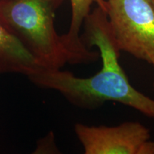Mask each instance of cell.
I'll return each instance as SVG.
<instances>
[{
    "instance_id": "8",
    "label": "cell",
    "mask_w": 154,
    "mask_h": 154,
    "mask_svg": "<svg viewBox=\"0 0 154 154\" xmlns=\"http://www.w3.org/2000/svg\"><path fill=\"white\" fill-rule=\"evenodd\" d=\"M153 86H154V84H153Z\"/></svg>"
},
{
    "instance_id": "3",
    "label": "cell",
    "mask_w": 154,
    "mask_h": 154,
    "mask_svg": "<svg viewBox=\"0 0 154 154\" xmlns=\"http://www.w3.org/2000/svg\"><path fill=\"white\" fill-rule=\"evenodd\" d=\"M108 20L117 46L154 67V7L149 0H106Z\"/></svg>"
},
{
    "instance_id": "2",
    "label": "cell",
    "mask_w": 154,
    "mask_h": 154,
    "mask_svg": "<svg viewBox=\"0 0 154 154\" xmlns=\"http://www.w3.org/2000/svg\"><path fill=\"white\" fill-rule=\"evenodd\" d=\"M64 0H0V22L44 69L72 63L62 36L55 29L57 9Z\"/></svg>"
},
{
    "instance_id": "4",
    "label": "cell",
    "mask_w": 154,
    "mask_h": 154,
    "mask_svg": "<svg viewBox=\"0 0 154 154\" xmlns=\"http://www.w3.org/2000/svg\"><path fill=\"white\" fill-rule=\"evenodd\" d=\"M74 131L85 154H141L144 143L151 138L149 130L134 121L116 126L77 123Z\"/></svg>"
},
{
    "instance_id": "6",
    "label": "cell",
    "mask_w": 154,
    "mask_h": 154,
    "mask_svg": "<svg viewBox=\"0 0 154 154\" xmlns=\"http://www.w3.org/2000/svg\"><path fill=\"white\" fill-rule=\"evenodd\" d=\"M40 68L33 56L0 22V74L29 76Z\"/></svg>"
},
{
    "instance_id": "5",
    "label": "cell",
    "mask_w": 154,
    "mask_h": 154,
    "mask_svg": "<svg viewBox=\"0 0 154 154\" xmlns=\"http://www.w3.org/2000/svg\"><path fill=\"white\" fill-rule=\"evenodd\" d=\"M72 6V19L69 29L66 34L61 35L63 44L72 58L73 64L89 63L97 60L98 51H91L83 42L79 35L81 28L86 17L91 12L94 3L97 4L106 11V0H70Z\"/></svg>"
},
{
    "instance_id": "7",
    "label": "cell",
    "mask_w": 154,
    "mask_h": 154,
    "mask_svg": "<svg viewBox=\"0 0 154 154\" xmlns=\"http://www.w3.org/2000/svg\"><path fill=\"white\" fill-rule=\"evenodd\" d=\"M149 1L151 2V4H152V5H153V6L154 7V0H149Z\"/></svg>"
},
{
    "instance_id": "1",
    "label": "cell",
    "mask_w": 154,
    "mask_h": 154,
    "mask_svg": "<svg viewBox=\"0 0 154 154\" xmlns=\"http://www.w3.org/2000/svg\"><path fill=\"white\" fill-rule=\"evenodd\" d=\"M83 42L99 50L101 68L90 77L59 69L40 68L27 77L36 86L59 92L76 106L94 109L107 101L118 102L154 119V99L133 86L119 63L120 50L106 12L98 6L86 17Z\"/></svg>"
}]
</instances>
